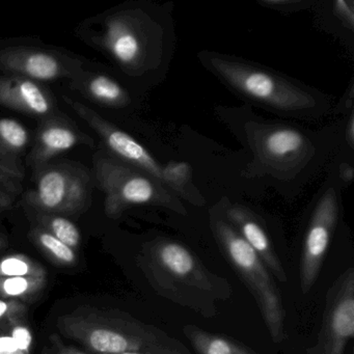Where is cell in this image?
I'll return each instance as SVG.
<instances>
[{"mask_svg":"<svg viewBox=\"0 0 354 354\" xmlns=\"http://www.w3.org/2000/svg\"><path fill=\"white\" fill-rule=\"evenodd\" d=\"M97 181L105 194V213L119 217L134 205L165 207L178 214L187 211L178 196L144 171L117 158L101 156L95 163Z\"/></svg>","mask_w":354,"mask_h":354,"instance_id":"5","label":"cell"},{"mask_svg":"<svg viewBox=\"0 0 354 354\" xmlns=\"http://www.w3.org/2000/svg\"><path fill=\"white\" fill-rule=\"evenodd\" d=\"M353 169L349 165H343L341 167V177L345 182H351L353 180Z\"/></svg>","mask_w":354,"mask_h":354,"instance_id":"30","label":"cell"},{"mask_svg":"<svg viewBox=\"0 0 354 354\" xmlns=\"http://www.w3.org/2000/svg\"><path fill=\"white\" fill-rule=\"evenodd\" d=\"M205 59L207 67L230 88L269 109L297 113L318 106L310 93L277 74L217 55H206Z\"/></svg>","mask_w":354,"mask_h":354,"instance_id":"4","label":"cell"},{"mask_svg":"<svg viewBox=\"0 0 354 354\" xmlns=\"http://www.w3.org/2000/svg\"><path fill=\"white\" fill-rule=\"evenodd\" d=\"M250 140L261 165L279 175L297 173L314 153L310 140L289 126H254Z\"/></svg>","mask_w":354,"mask_h":354,"instance_id":"6","label":"cell"},{"mask_svg":"<svg viewBox=\"0 0 354 354\" xmlns=\"http://www.w3.org/2000/svg\"><path fill=\"white\" fill-rule=\"evenodd\" d=\"M183 333L196 354H254L232 339L203 330L194 325H185Z\"/></svg>","mask_w":354,"mask_h":354,"instance_id":"16","label":"cell"},{"mask_svg":"<svg viewBox=\"0 0 354 354\" xmlns=\"http://www.w3.org/2000/svg\"><path fill=\"white\" fill-rule=\"evenodd\" d=\"M333 6H335V13L337 14V17H339L350 30H353V3H352L351 1L337 0V1L333 3Z\"/></svg>","mask_w":354,"mask_h":354,"instance_id":"27","label":"cell"},{"mask_svg":"<svg viewBox=\"0 0 354 354\" xmlns=\"http://www.w3.org/2000/svg\"><path fill=\"white\" fill-rule=\"evenodd\" d=\"M65 100L73 107L74 111L80 115V118L84 119L102 138L109 150L115 156L119 157L120 160L144 171L167 187L165 165H161L142 145L134 140L129 134L118 129L115 126L103 120L90 107L72 101L71 99L65 98Z\"/></svg>","mask_w":354,"mask_h":354,"instance_id":"10","label":"cell"},{"mask_svg":"<svg viewBox=\"0 0 354 354\" xmlns=\"http://www.w3.org/2000/svg\"><path fill=\"white\" fill-rule=\"evenodd\" d=\"M337 217L339 201L335 188L330 187L317 203L304 238L300 263L302 294H308L318 279Z\"/></svg>","mask_w":354,"mask_h":354,"instance_id":"8","label":"cell"},{"mask_svg":"<svg viewBox=\"0 0 354 354\" xmlns=\"http://www.w3.org/2000/svg\"><path fill=\"white\" fill-rule=\"evenodd\" d=\"M3 244H5V242H3V240L0 238V248H3Z\"/></svg>","mask_w":354,"mask_h":354,"instance_id":"33","label":"cell"},{"mask_svg":"<svg viewBox=\"0 0 354 354\" xmlns=\"http://www.w3.org/2000/svg\"><path fill=\"white\" fill-rule=\"evenodd\" d=\"M88 179L86 174L68 167L45 169L38 179L30 202L48 213H75L88 200Z\"/></svg>","mask_w":354,"mask_h":354,"instance_id":"9","label":"cell"},{"mask_svg":"<svg viewBox=\"0 0 354 354\" xmlns=\"http://www.w3.org/2000/svg\"><path fill=\"white\" fill-rule=\"evenodd\" d=\"M28 142V132L19 122L0 120V147L7 152H21Z\"/></svg>","mask_w":354,"mask_h":354,"instance_id":"22","label":"cell"},{"mask_svg":"<svg viewBox=\"0 0 354 354\" xmlns=\"http://www.w3.org/2000/svg\"><path fill=\"white\" fill-rule=\"evenodd\" d=\"M46 277L44 267L21 254H10L0 260V277Z\"/></svg>","mask_w":354,"mask_h":354,"instance_id":"19","label":"cell"},{"mask_svg":"<svg viewBox=\"0 0 354 354\" xmlns=\"http://www.w3.org/2000/svg\"><path fill=\"white\" fill-rule=\"evenodd\" d=\"M26 306L19 300L0 299V323L19 321L26 315Z\"/></svg>","mask_w":354,"mask_h":354,"instance_id":"24","label":"cell"},{"mask_svg":"<svg viewBox=\"0 0 354 354\" xmlns=\"http://www.w3.org/2000/svg\"><path fill=\"white\" fill-rule=\"evenodd\" d=\"M43 225L47 232L55 236L59 241L75 250L80 246V232L69 219L57 215L43 217Z\"/></svg>","mask_w":354,"mask_h":354,"instance_id":"21","label":"cell"},{"mask_svg":"<svg viewBox=\"0 0 354 354\" xmlns=\"http://www.w3.org/2000/svg\"><path fill=\"white\" fill-rule=\"evenodd\" d=\"M78 132L62 122H49L39 132L37 145L32 153V160L45 162L51 157L66 152L82 142Z\"/></svg>","mask_w":354,"mask_h":354,"instance_id":"15","label":"cell"},{"mask_svg":"<svg viewBox=\"0 0 354 354\" xmlns=\"http://www.w3.org/2000/svg\"><path fill=\"white\" fill-rule=\"evenodd\" d=\"M211 227L230 264L252 292L269 335L275 344H281L286 337V313L272 274L227 219L212 218Z\"/></svg>","mask_w":354,"mask_h":354,"instance_id":"3","label":"cell"},{"mask_svg":"<svg viewBox=\"0 0 354 354\" xmlns=\"http://www.w3.org/2000/svg\"><path fill=\"white\" fill-rule=\"evenodd\" d=\"M19 321H15L10 324L12 326L11 337L15 343L18 353L30 354L32 343V333L26 325L21 324Z\"/></svg>","mask_w":354,"mask_h":354,"instance_id":"25","label":"cell"},{"mask_svg":"<svg viewBox=\"0 0 354 354\" xmlns=\"http://www.w3.org/2000/svg\"><path fill=\"white\" fill-rule=\"evenodd\" d=\"M35 241L42 248L43 252L61 265H73L76 262L75 250L59 241L45 229H37L34 232Z\"/></svg>","mask_w":354,"mask_h":354,"instance_id":"20","label":"cell"},{"mask_svg":"<svg viewBox=\"0 0 354 354\" xmlns=\"http://www.w3.org/2000/svg\"><path fill=\"white\" fill-rule=\"evenodd\" d=\"M227 221L245 240L266 265L273 277L281 283H287L288 277L272 243L256 215L240 205L230 206L225 211Z\"/></svg>","mask_w":354,"mask_h":354,"instance_id":"13","label":"cell"},{"mask_svg":"<svg viewBox=\"0 0 354 354\" xmlns=\"http://www.w3.org/2000/svg\"><path fill=\"white\" fill-rule=\"evenodd\" d=\"M0 104L39 117L53 111V101L45 91L34 80L19 76L0 78Z\"/></svg>","mask_w":354,"mask_h":354,"instance_id":"14","label":"cell"},{"mask_svg":"<svg viewBox=\"0 0 354 354\" xmlns=\"http://www.w3.org/2000/svg\"><path fill=\"white\" fill-rule=\"evenodd\" d=\"M136 24L138 18L121 14L105 26L103 45L124 67H140L147 55V38Z\"/></svg>","mask_w":354,"mask_h":354,"instance_id":"12","label":"cell"},{"mask_svg":"<svg viewBox=\"0 0 354 354\" xmlns=\"http://www.w3.org/2000/svg\"><path fill=\"white\" fill-rule=\"evenodd\" d=\"M10 176L6 171H0V211L9 208L13 202V185Z\"/></svg>","mask_w":354,"mask_h":354,"instance_id":"26","label":"cell"},{"mask_svg":"<svg viewBox=\"0 0 354 354\" xmlns=\"http://www.w3.org/2000/svg\"><path fill=\"white\" fill-rule=\"evenodd\" d=\"M49 341H50V346L46 348L44 354H86L76 348L66 345L59 335H51Z\"/></svg>","mask_w":354,"mask_h":354,"instance_id":"28","label":"cell"},{"mask_svg":"<svg viewBox=\"0 0 354 354\" xmlns=\"http://www.w3.org/2000/svg\"><path fill=\"white\" fill-rule=\"evenodd\" d=\"M46 277H0V297L28 299L44 289Z\"/></svg>","mask_w":354,"mask_h":354,"instance_id":"18","label":"cell"},{"mask_svg":"<svg viewBox=\"0 0 354 354\" xmlns=\"http://www.w3.org/2000/svg\"><path fill=\"white\" fill-rule=\"evenodd\" d=\"M165 184L171 192L183 194L184 187L192 178V167L185 162L167 163L165 165Z\"/></svg>","mask_w":354,"mask_h":354,"instance_id":"23","label":"cell"},{"mask_svg":"<svg viewBox=\"0 0 354 354\" xmlns=\"http://www.w3.org/2000/svg\"><path fill=\"white\" fill-rule=\"evenodd\" d=\"M84 93L91 98L111 106H121L128 102L126 91L105 75L90 76L82 82Z\"/></svg>","mask_w":354,"mask_h":354,"instance_id":"17","label":"cell"},{"mask_svg":"<svg viewBox=\"0 0 354 354\" xmlns=\"http://www.w3.org/2000/svg\"><path fill=\"white\" fill-rule=\"evenodd\" d=\"M0 354H19L11 337H0Z\"/></svg>","mask_w":354,"mask_h":354,"instance_id":"29","label":"cell"},{"mask_svg":"<svg viewBox=\"0 0 354 354\" xmlns=\"http://www.w3.org/2000/svg\"><path fill=\"white\" fill-rule=\"evenodd\" d=\"M348 140H349L350 146L353 147L354 140V120L353 117L350 118L349 124H348Z\"/></svg>","mask_w":354,"mask_h":354,"instance_id":"31","label":"cell"},{"mask_svg":"<svg viewBox=\"0 0 354 354\" xmlns=\"http://www.w3.org/2000/svg\"><path fill=\"white\" fill-rule=\"evenodd\" d=\"M119 354H142V353H138V352H124V353H119Z\"/></svg>","mask_w":354,"mask_h":354,"instance_id":"32","label":"cell"},{"mask_svg":"<svg viewBox=\"0 0 354 354\" xmlns=\"http://www.w3.org/2000/svg\"><path fill=\"white\" fill-rule=\"evenodd\" d=\"M0 69L30 80H55L77 77V62L41 49L13 47L0 50Z\"/></svg>","mask_w":354,"mask_h":354,"instance_id":"11","label":"cell"},{"mask_svg":"<svg viewBox=\"0 0 354 354\" xmlns=\"http://www.w3.org/2000/svg\"><path fill=\"white\" fill-rule=\"evenodd\" d=\"M59 330L96 354H196L183 343L125 313L80 308L57 320Z\"/></svg>","mask_w":354,"mask_h":354,"instance_id":"2","label":"cell"},{"mask_svg":"<svg viewBox=\"0 0 354 354\" xmlns=\"http://www.w3.org/2000/svg\"><path fill=\"white\" fill-rule=\"evenodd\" d=\"M354 333V270L348 268L325 296L319 354H344Z\"/></svg>","mask_w":354,"mask_h":354,"instance_id":"7","label":"cell"},{"mask_svg":"<svg viewBox=\"0 0 354 354\" xmlns=\"http://www.w3.org/2000/svg\"><path fill=\"white\" fill-rule=\"evenodd\" d=\"M138 261L161 297L206 318L216 316L219 304L233 294L227 279L212 272L189 248L174 240L159 238L149 242Z\"/></svg>","mask_w":354,"mask_h":354,"instance_id":"1","label":"cell"}]
</instances>
